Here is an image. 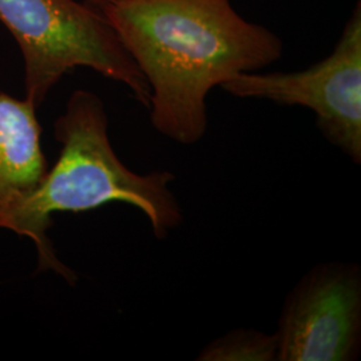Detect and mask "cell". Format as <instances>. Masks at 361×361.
Masks as SVG:
<instances>
[{"mask_svg": "<svg viewBox=\"0 0 361 361\" xmlns=\"http://www.w3.org/2000/svg\"><path fill=\"white\" fill-rule=\"evenodd\" d=\"M104 13L149 85L152 126L185 146L207 134L210 91L284 52L283 39L231 0H121Z\"/></svg>", "mask_w": 361, "mask_h": 361, "instance_id": "1", "label": "cell"}, {"mask_svg": "<svg viewBox=\"0 0 361 361\" xmlns=\"http://www.w3.org/2000/svg\"><path fill=\"white\" fill-rule=\"evenodd\" d=\"M37 106L0 92V229L49 170Z\"/></svg>", "mask_w": 361, "mask_h": 361, "instance_id": "6", "label": "cell"}, {"mask_svg": "<svg viewBox=\"0 0 361 361\" xmlns=\"http://www.w3.org/2000/svg\"><path fill=\"white\" fill-rule=\"evenodd\" d=\"M277 361H355L361 353V268L331 259L302 274L285 297Z\"/></svg>", "mask_w": 361, "mask_h": 361, "instance_id": "5", "label": "cell"}, {"mask_svg": "<svg viewBox=\"0 0 361 361\" xmlns=\"http://www.w3.org/2000/svg\"><path fill=\"white\" fill-rule=\"evenodd\" d=\"M85 1H87L91 6H94V7H97V8L104 11L107 7L116 4V3L121 1V0H85Z\"/></svg>", "mask_w": 361, "mask_h": 361, "instance_id": "8", "label": "cell"}, {"mask_svg": "<svg viewBox=\"0 0 361 361\" xmlns=\"http://www.w3.org/2000/svg\"><path fill=\"white\" fill-rule=\"evenodd\" d=\"M237 98L310 110L324 138L361 164V1L332 52L305 70L244 73L221 86Z\"/></svg>", "mask_w": 361, "mask_h": 361, "instance_id": "4", "label": "cell"}, {"mask_svg": "<svg viewBox=\"0 0 361 361\" xmlns=\"http://www.w3.org/2000/svg\"><path fill=\"white\" fill-rule=\"evenodd\" d=\"M197 361H277V337L253 328H237L216 337Z\"/></svg>", "mask_w": 361, "mask_h": 361, "instance_id": "7", "label": "cell"}, {"mask_svg": "<svg viewBox=\"0 0 361 361\" xmlns=\"http://www.w3.org/2000/svg\"><path fill=\"white\" fill-rule=\"evenodd\" d=\"M54 137L61 145L56 162L6 228L34 243L39 271H54L68 284L77 281L49 240L54 213H82L123 202L145 214L157 240H165L183 224V210L170 188L174 173L141 174L121 161L110 141L104 101L97 94L74 91L63 114L54 122Z\"/></svg>", "mask_w": 361, "mask_h": 361, "instance_id": "2", "label": "cell"}, {"mask_svg": "<svg viewBox=\"0 0 361 361\" xmlns=\"http://www.w3.org/2000/svg\"><path fill=\"white\" fill-rule=\"evenodd\" d=\"M0 23L25 66L26 98L39 107L62 78L86 67L149 107L150 90L104 11L85 0H0Z\"/></svg>", "mask_w": 361, "mask_h": 361, "instance_id": "3", "label": "cell"}]
</instances>
